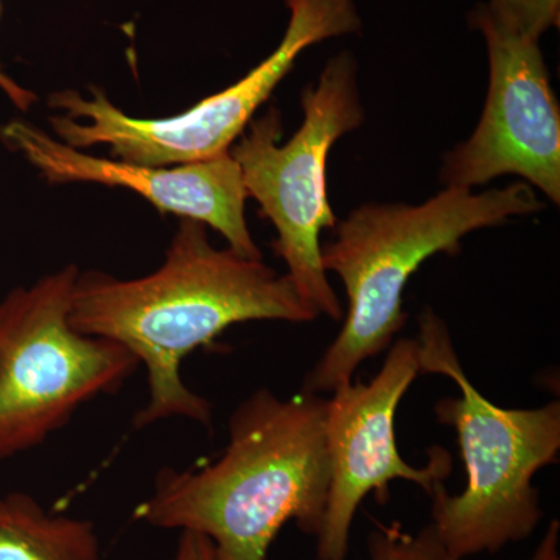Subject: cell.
Here are the masks:
<instances>
[{"instance_id":"cell-1","label":"cell","mask_w":560,"mask_h":560,"mask_svg":"<svg viewBox=\"0 0 560 560\" xmlns=\"http://www.w3.org/2000/svg\"><path fill=\"white\" fill-rule=\"evenodd\" d=\"M316 318L289 276L217 249L208 226L189 219H180L156 271L130 280L80 272L70 307L73 329L119 342L145 366L149 400L132 419L138 430L173 418L212 427V405L183 382L180 364L224 330L249 320Z\"/></svg>"},{"instance_id":"cell-2","label":"cell","mask_w":560,"mask_h":560,"mask_svg":"<svg viewBox=\"0 0 560 560\" xmlns=\"http://www.w3.org/2000/svg\"><path fill=\"white\" fill-rule=\"evenodd\" d=\"M230 441L201 469H162L136 521L195 530L217 560H267L289 522L316 537L329 490L326 399L301 389L276 396L254 390L232 411Z\"/></svg>"},{"instance_id":"cell-3","label":"cell","mask_w":560,"mask_h":560,"mask_svg":"<svg viewBox=\"0 0 560 560\" xmlns=\"http://www.w3.org/2000/svg\"><path fill=\"white\" fill-rule=\"evenodd\" d=\"M545 209L526 184L474 191L444 187L420 202H366L337 221L323 245L324 270L348 296L340 334L307 372L301 389L330 394L348 385L363 361L385 352L407 324L404 294L412 275L436 254H453L471 232L501 226Z\"/></svg>"},{"instance_id":"cell-4","label":"cell","mask_w":560,"mask_h":560,"mask_svg":"<svg viewBox=\"0 0 560 560\" xmlns=\"http://www.w3.org/2000/svg\"><path fill=\"white\" fill-rule=\"evenodd\" d=\"M420 374L445 375L458 397L434 407L453 427L466 467V488L452 495L444 482L431 490V523L453 558L499 552L533 536L544 510L534 486L537 471L558 463L560 401L537 408H501L471 385L451 331L433 308L419 315Z\"/></svg>"},{"instance_id":"cell-5","label":"cell","mask_w":560,"mask_h":560,"mask_svg":"<svg viewBox=\"0 0 560 560\" xmlns=\"http://www.w3.org/2000/svg\"><path fill=\"white\" fill-rule=\"evenodd\" d=\"M301 127L285 143L282 114L271 106L249 121L230 153L241 167L248 198L276 230L271 248L287 265V276L316 316H345L340 298L323 265L320 234L337 224L327 194V160L342 136L366 119L361 103L359 62L340 51L319 79L302 91Z\"/></svg>"},{"instance_id":"cell-6","label":"cell","mask_w":560,"mask_h":560,"mask_svg":"<svg viewBox=\"0 0 560 560\" xmlns=\"http://www.w3.org/2000/svg\"><path fill=\"white\" fill-rule=\"evenodd\" d=\"M285 3L290 21L278 49L237 83L178 116L138 119L117 108L98 88H91L90 97L69 90L49 97L50 108L65 113L49 117L51 130L73 149L108 145L113 160L151 167L191 164L228 153L302 51L361 31L355 0Z\"/></svg>"},{"instance_id":"cell-7","label":"cell","mask_w":560,"mask_h":560,"mask_svg":"<svg viewBox=\"0 0 560 560\" xmlns=\"http://www.w3.org/2000/svg\"><path fill=\"white\" fill-rule=\"evenodd\" d=\"M79 275L68 265L0 300V459L38 447L139 370L119 342L73 329Z\"/></svg>"},{"instance_id":"cell-8","label":"cell","mask_w":560,"mask_h":560,"mask_svg":"<svg viewBox=\"0 0 560 560\" xmlns=\"http://www.w3.org/2000/svg\"><path fill=\"white\" fill-rule=\"evenodd\" d=\"M467 22L488 44V95L470 138L444 154L442 184L474 190L515 175L559 205L560 108L540 39L495 20L485 3Z\"/></svg>"},{"instance_id":"cell-9","label":"cell","mask_w":560,"mask_h":560,"mask_svg":"<svg viewBox=\"0 0 560 560\" xmlns=\"http://www.w3.org/2000/svg\"><path fill=\"white\" fill-rule=\"evenodd\" d=\"M419 375L418 341L399 338L390 345L381 371L371 382L338 386L326 399L330 480L315 537L316 559H348L350 530L370 493L385 503L390 481L405 480L430 495L434 486L451 475L452 456L444 448H431L427 466L415 467L401 458L397 447V408Z\"/></svg>"},{"instance_id":"cell-10","label":"cell","mask_w":560,"mask_h":560,"mask_svg":"<svg viewBox=\"0 0 560 560\" xmlns=\"http://www.w3.org/2000/svg\"><path fill=\"white\" fill-rule=\"evenodd\" d=\"M0 140L31 162L49 184L94 183L139 194L161 213L197 220L223 235L228 248L248 259H261L245 217L248 200L242 172L230 151L212 160L151 167L92 156L51 138L31 121L11 120L0 127Z\"/></svg>"},{"instance_id":"cell-11","label":"cell","mask_w":560,"mask_h":560,"mask_svg":"<svg viewBox=\"0 0 560 560\" xmlns=\"http://www.w3.org/2000/svg\"><path fill=\"white\" fill-rule=\"evenodd\" d=\"M0 560H102L94 523L49 514L27 493L0 499Z\"/></svg>"},{"instance_id":"cell-12","label":"cell","mask_w":560,"mask_h":560,"mask_svg":"<svg viewBox=\"0 0 560 560\" xmlns=\"http://www.w3.org/2000/svg\"><path fill=\"white\" fill-rule=\"evenodd\" d=\"M368 550L371 560H458L442 545L431 525L410 533L400 523H381L368 539Z\"/></svg>"},{"instance_id":"cell-13","label":"cell","mask_w":560,"mask_h":560,"mask_svg":"<svg viewBox=\"0 0 560 560\" xmlns=\"http://www.w3.org/2000/svg\"><path fill=\"white\" fill-rule=\"evenodd\" d=\"M486 9L495 20L517 28L530 38L559 27L560 0H489Z\"/></svg>"},{"instance_id":"cell-14","label":"cell","mask_w":560,"mask_h":560,"mask_svg":"<svg viewBox=\"0 0 560 560\" xmlns=\"http://www.w3.org/2000/svg\"><path fill=\"white\" fill-rule=\"evenodd\" d=\"M173 560H217L212 541L195 530H180Z\"/></svg>"},{"instance_id":"cell-15","label":"cell","mask_w":560,"mask_h":560,"mask_svg":"<svg viewBox=\"0 0 560 560\" xmlns=\"http://www.w3.org/2000/svg\"><path fill=\"white\" fill-rule=\"evenodd\" d=\"M0 13H2V3H0ZM0 91L7 95V98L20 110H27L32 108L33 103L36 102V95L32 91L25 90L20 83L10 79L2 68H0Z\"/></svg>"},{"instance_id":"cell-16","label":"cell","mask_w":560,"mask_h":560,"mask_svg":"<svg viewBox=\"0 0 560 560\" xmlns=\"http://www.w3.org/2000/svg\"><path fill=\"white\" fill-rule=\"evenodd\" d=\"M559 541L560 523L552 521L528 560H560Z\"/></svg>"}]
</instances>
